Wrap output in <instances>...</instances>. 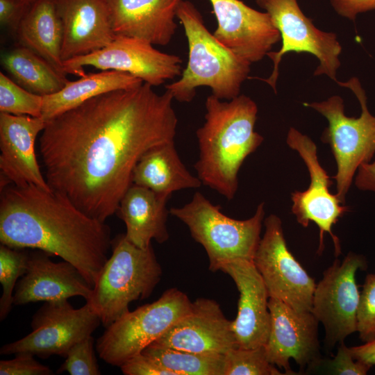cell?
Listing matches in <instances>:
<instances>
[{
  "instance_id": "obj_23",
  "label": "cell",
  "mask_w": 375,
  "mask_h": 375,
  "mask_svg": "<svg viewBox=\"0 0 375 375\" xmlns=\"http://www.w3.org/2000/svg\"><path fill=\"white\" fill-rule=\"evenodd\" d=\"M171 196L132 184L123 196L117 211L126 228V238L138 247H149L152 240L162 244L169 239L167 203Z\"/></svg>"
},
{
  "instance_id": "obj_18",
  "label": "cell",
  "mask_w": 375,
  "mask_h": 375,
  "mask_svg": "<svg viewBox=\"0 0 375 375\" xmlns=\"http://www.w3.org/2000/svg\"><path fill=\"white\" fill-rule=\"evenodd\" d=\"M45 125L42 117L0 113L1 189L33 185L51 190L35 151L36 138Z\"/></svg>"
},
{
  "instance_id": "obj_21",
  "label": "cell",
  "mask_w": 375,
  "mask_h": 375,
  "mask_svg": "<svg viewBox=\"0 0 375 375\" xmlns=\"http://www.w3.org/2000/svg\"><path fill=\"white\" fill-rule=\"evenodd\" d=\"M62 26L63 62L97 51L115 38L106 0H55Z\"/></svg>"
},
{
  "instance_id": "obj_25",
  "label": "cell",
  "mask_w": 375,
  "mask_h": 375,
  "mask_svg": "<svg viewBox=\"0 0 375 375\" xmlns=\"http://www.w3.org/2000/svg\"><path fill=\"white\" fill-rule=\"evenodd\" d=\"M133 183L169 196L202 185L182 162L174 141L153 147L142 156L133 170Z\"/></svg>"
},
{
  "instance_id": "obj_38",
  "label": "cell",
  "mask_w": 375,
  "mask_h": 375,
  "mask_svg": "<svg viewBox=\"0 0 375 375\" xmlns=\"http://www.w3.org/2000/svg\"><path fill=\"white\" fill-rule=\"evenodd\" d=\"M336 13L349 20H355L360 13L375 10V0H330Z\"/></svg>"
},
{
  "instance_id": "obj_3",
  "label": "cell",
  "mask_w": 375,
  "mask_h": 375,
  "mask_svg": "<svg viewBox=\"0 0 375 375\" xmlns=\"http://www.w3.org/2000/svg\"><path fill=\"white\" fill-rule=\"evenodd\" d=\"M205 107V122L196 131L199 156L194 168L203 185L231 200L240 167L264 140L255 131L258 106L244 94L226 101L211 94Z\"/></svg>"
},
{
  "instance_id": "obj_2",
  "label": "cell",
  "mask_w": 375,
  "mask_h": 375,
  "mask_svg": "<svg viewBox=\"0 0 375 375\" xmlns=\"http://www.w3.org/2000/svg\"><path fill=\"white\" fill-rule=\"evenodd\" d=\"M0 242L16 249L60 257L93 288L108 259L110 227L79 209L65 195L33 185L1 189Z\"/></svg>"
},
{
  "instance_id": "obj_15",
  "label": "cell",
  "mask_w": 375,
  "mask_h": 375,
  "mask_svg": "<svg viewBox=\"0 0 375 375\" xmlns=\"http://www.w3.org/2000/svg\"><path fill=\"white\" fill-rule=\"evenodd\" d=\"M270 329L264 345L269 361L283 368L285 374H298L291 369L290 359L301 372L322 357L318 338L319 322L312 312L297 311L283 301L269 297Z\"/></svg>"
},
{
  "instance_id": "obj_8",
  "label": "cell",
  "mask_w": 375,
  "mask_h": 375,
  "mask_svg": "<svg viewBox=\"0 0 375 375\" xmlns=\"http://www.w3.org/2000/svg\"><path fill=\"white\" fill-rule=\"evenodd\" d=\"M191 304L186 294L173 288L154 302L128 311L106 327L97 340L99 358L120 367L187 314Z\"/></svg>"
},
{
  "instance_id": "obj_28",
  "label": "cell",
  "mask_w": 375,
  "mask_h": 375,
  "mask_svg": "<svg viewBox=\"0 0 375 375\" xmlns=\"http://www.w3.org/2000/svg\"><path fill=\"white\" fill-rule=\"evenodd\" d=\"M147 355L175 375H224V355L199 353L150 344Z\"/></svg>"
},
{
  "instance_id": "obj_31",
  "label": "cell",
  "mask_w": 375,
  "mask_h": 375,
  "mask_svg": "<svg viewBox=\"0 0 375 375\" xmlns=\"http://www.w3.org/2000/svg\"><path fill=\"white\" fill-rule=\"evenodd\" d=\"M43 96L31 92L0 72V112L41 117Z\"/></svg>"
},
{
  "instance_id": "obj_40",
  "label": "cell",
  "mask_w": 375,
  "mask_h": 375,
  "mask_svg": "<svg viewBox=\"0 0 375 375\" xmlns=\"http://www.w3.org/2000/svg\"><path fill=\"white\" fill-rule=\"evenodd\" d=\"M353 357L372 366L375 365V340L363 344L349 347Z\"/></svg>"
},
{
  "instance_id": "obj_27",
  "label": "cell",
  "mask_w": 375,
  "mask_h": 375,
  "mask_svg": "<svg viewBox=\"0 0 375 375\" xmlns=\"http://www.w3.org/2000/svg\"><path fill=\"white\" fill-rule=\"evenodd\" d=\"M1 63L12 80L40 96L58 92L68 81L44 58L21 45L2 54Z\"/></svg>"
},
{
  "instance_id": "obj_26",
  "label": "cell",
  "mask_w": 375,
  "mask_h": 375,
  "mask_svg": "<svg viewBox=\"0 0 375 375\" xmlns=\"http://www.w3.org/2000/svg\"><path fill=\"white\" fill-rule=\"evenodd\" d=\"M144 82L126 72L104 70L67 81L58 92L43 96L41 117L46 122L98 95L134 88Z\"/></svg>"
},
{
  "instance_id": "obj_33",
  "label": "cell",
  "mask_w": 375,
  "mask_h": 375,
  "mask_svg": "<svg viewBox=\"0 0 375 375\" xmlns=\"http://www.w3.org/2000/svg\"><path fill=\"white\" fill-rule=\"evenodd\" d=\"M58 373L71 375H99L101 371L94 352V339L90 335L76 343L69 351Z\"/></svg>"
},
{
  "instance_id": "obj_9",
  "label": "cell",
  "mask_w": 375,
  "mask_h": 375,
  "mask_svg": "<svg viewBox=\"0 0 375 375\" xmlns=\"http://www.w3.org/2000/svg\"><path fill=\"white\" fill-rule=\"evenodd\" d=\"M256 2L270 16L282 40L278 51L267 53L274 67L270 76L261 80L276 92L279 64L285 53L294 51L312 54L319 60L314 75H326L337 82L342 46L335 33L318 29L303 14L297 0H256Z\"/></svg>"
},
{
  "instance_id": "obj_17",
  "label": "cell",
  "mask_w": 375,
  "mask_h": 375,
  "mask_svg": "<svg viewBox=\"0 0 375 375\" xmlns=\"http://www.w3.org/2000/svg\"><path fill=\"white\" fill-rule=\"evenodd\" d=\"M152 345L199 353L225 355L238 347L232 321L215 300L199 298L190 310Z\"/></svg>"
},
{
  "instance_id": "obj_36",
  "label": "cell",
  "mask_w": 375,
  "mask_h": 375,
  "mask_svg": "<svg viewBox=\"0 0 375 375\" xmlns=\"http://www.w3.org/2000/svg\"><path fill=\"white\" fill-rule=\"evenodd\" d=\"M125 375H175L153 358L140 353L120 367Z\"/></svg>"
},
{
  "instance_id": "obj_14",
  "label": "cell",
  "mask_w": 375,
  "mask_h": 375,
  "mask_svg": "<svg viewBox=\"0 0 375 375\" xmlns=\"http://www.w3.org/2000/svg\"><path fill=\"white\" fill-rule=\"evenodd\" d=\"M288 145L297 151L305 162L310 175V185L304 191L292 193V212L297 221L303 227L314 222L319 229V242L317 253L324 251V235L328 233L333 242L335 256L341 253L339 238L332 232V227L349 207L344 206L337 197L329 191L333 184L330 176L320 165L315 143L306 135L294 127L290 128L287 135Z\"/></svg>"
},
{
  "instance_id": "obj_34",
  "label": "cell",
  "mask_w": 375,
  "mask_h": 375,
  "mask_svg": "<svg viewBox=\"0 0 375 375\" xmlns=\"http://www.w3.org/2000/svg\"><path fill=\"white\" fill-rule=\"evenodd\" d=\"M357 332L360 340L369 342L375 340V273L368 274L360 294L357 315Z\"/></svg>"
},
{
  "instance_id": "obj_22",
  "label": "cell",
  "mask_w": 375,
  "mask_h": 375,
  "mask_svg": "<svg viewBox=\"0 0 375 375\" xmlns=\"http://www.w3.org/2000/svg\"><path fill=\"white\" fill-rule=\"evenodd\" d=\"M183 0H106L115 36L165 46L172 40Z\"/></svg>"
},
{
  "instance_id": "obj_6",
  "label": "cell",
  "mask_w": 375,
  "mask_h": 375,
  "mask_svg": "<svg viewBox=\"0 0 375 375\" xmlns=\"http://www.w3.org/2000/svg\"><path fill=\"white\" fill-rule=\"evenodd\" d=\"M265 205L258 204L254 215L238 220L224 215L200 192L182 207H172L169 214L183 222L191 236L205 249L211 272L226 262L243 259L253 261L260 241Z\"/></svg>"
},
{
  "instance_id": "obj_39",
  "label": "cell",
  "mask_w": 375,
  "mask_h": 375,
  "mask_svg": "<svg viewBox=\"0 0 375 375\" xmlns=\"http://www.w3.org/2000/svg\"><path fill=\"white\" fill-rule=\"evenodd\" d=\"M354 183L358 189L375 194V161L364 163L359 167Z\"/></svg>"
},
{
  "instance_id": "obj_5",
  "label": "cell",
  "mask_w": 375,
  "mask_h": 375,
  "mask_svg": "<svg viewBox=\"0 0 375 375\" xmlns=\"http://www.w3.org/2000/svg\"><path fill=\"white\" fill-rule=\"evenodd\" d=\"M111 250L86 301L106 328L129 311L130 303L148 298L162 274L151 244L142 249L120 234Z\"/></svg>"
},
{
  "instance_id": "obj_35",
  "label": "cell",
  "mask_w": 375,
  "mask_h": 375,
  "mask_svg": "<svg viewBox=\"0 0 375 375\" xmlns=\"http://www.w3.org/2000/svg\"><path fill=\"white\" fill-rule=\"evenodd\" d=\"M1 375H52L53 371L34 359V355L28 352L15 353L10 360L0 361Z\"/></svg>"
},
{
  "instance_id": "obj_29",
  "label": "cell",
  "mask_w": 375,
  "mask_h": 375,
  "mask_svg": "<svg viewBox=\"0 0 375 375\" xmlns=\"http://www.w3.org/2000/svg\"><path fill=\"white\" fill-rule=\"evenodd\" d=\"M29 253L26 249H16L0 245V283L2 294L0 299V319L3 320L13 306L14 290L17 279L27 270Z\"/></svg>"
},
{
  "instance_id": "obj_10",
  "label": "cell",
  "mask_w": 375,
  "mask_h": 375,
  "mask_svg": "<svg viewBox=\"0 0 375 375\" xmlns=\"http://www.w3.org/2000/svg\"><path fill=\"white\" fill-rule=\"evenodd\" d=\"M367 266L365 256L349 251L342 261L335 260L316 284L311 312L324 328V345L328 350L357 332L360 292L356 275Z\"/></svg>"
},
{
  "instance_id": "obj_12",
  "label": "cell",
  "mask_w": 375,
  "mask_h": 375,
  "mask_svg": "<svg viewBox=\"0 0 375 375\" xmlns=\"http://www.w3.org/2000/svg\"><path fill=\"white\" fill-rule=\"evenodd\" d=\"M253 262L267 288L269 297L278 299L295 310L311 312L315 280L290 251L282 222L269 215L264 222Z\"/></svg>"
},
{
  "instance_id": "obj_16",
  "label": "cell",
  "mask_w": 375,
  "mask_h": 375,
  "mask_svg": "<svg viewBox=\"0 0 375 375\" xmlns=\"http://www.w3.org/2000/svg\"><path fill=\"white\" fill-rule=\"evenodd\" d=\"M217 22L215 38L250 63L267 56L281 35L266 12L240 0H208Z\"/></svg>"
},
{
  "instance_id": "obj_7",
  "label": "cell",
  "mask_w": 375,
  "mask_h": 375,
  "mask_svg": "<svg viewBox=\"0 0 375 375\" xmlns=\"http://www.w3.org/2000/svg\"><path fill=\"white\" fill-rule=\"evenodd\" d=\"M336 83L351 90L356 97L361 107L358 117L345 115L343 99L338 95L320 102L303 104L316 110L328 121L321 140L329 144L335 158L337 172L333 178L337 184L336 195L344 204L358 169L371 162L375 155V116L368 109L366 93L358 78Z\"/></svg>"
},
{
  "instance_id": "obj_24",
  "label": "cell",
  "mask_w": 375,
  "mask_h": 375,
  "mask_svg": "<svg viewBox=\"0 0 375 375\" xmlns=\"http://www.w3.org/2000/svg\"><path fill=\"white\" fill-rule=\"evenodd\" d=\"M15 33L21 46L29 49L66 76L61 56L62 26L55 0L33 2Z\"/></svg>"
},
{
  "instance_id": "obj_30",
  "label": "cell",
  "mask_w": 375,
  "mask_h": 375,
  "mask_svg": "<svg viewBox=\"0 0 375 375\" xmlns=\"http://www.w3.org/2000/svg\"><path fill=\"white\" fill-rule=\"evenodd\" d=\"M267 356L265 346L236 347L224 355V375H283Z\"/></svg>"
},
{
  "instance_id": "obj_41",
  "label": "cell",
  "mask_w": 375,
  "mask_h": 375,
  "mask_svg": "<svg viewBox=\"0 0 375 375\" xmlns=\"http://www.w3.org/2000/svg\"><path fill=\"white\" fill-rule=\"evenodd\" d=\"M28 1H31V2H33V1H36V0H28Z\"/></svg>"
},
{
  "instance_id": "obj_32",
  "label": "cell",
  "mask_w": 375,
  "mask_h": 375,
  "mask_svg": "<svg viewBox=\"0 0 375 375\" xmlns=\"http://www.w3.org/2000/svg\"><path fill=\"white\" fill-rule=\"evenodd\" d=\"M373 366L355 359L344 342L339 344L332 359L321 358L303 371L304 374L365 375Z\"/></svg>"
},
{
  "instance_id": "obj_19",
  "label": "cell",
  "mask_w": 375,
  "mask_h": 375,
  "mask_svg": "<svg viewBox=\"0 0 375 375\" xmlns=\"http://www.w3.org/2000/svg\"><path fill=\"white\" fill-rule=\"evenodd\" d=\"M219 270L233 280L240 293L238 314L232 321L238 347L264 346L270 329L269 294L253 261L238 259L223 264Z\"/></svg>"
},
{
  "instance_id": "obj_4",
  "label": "cell",
  "mask_w": 375,
  "mask_h": 375,
  "mask_svg": "<svg viewBox=\"0 0 375 375\" xmlns=\"http://www.w3.org/2000/svg\"><path fill=\"white\" fill-rule=\"evenodd\" d=\"M176 17L188 40V61L180 78L167 84L165 90L174 100L183 103L190 102L200 87L210 88L212 94L222 100L240 95L242 83L249 78L251 63L215 38L191 1H181Z\"/></svg>"
},
{
  "instance_id": "obj_11",
  "label": "cell",
  "mask_w": 375,
  "mask_h": 375,
  "mask_svg": "<svg viewBox=\"0 0 375 375\" xmlns=\"http://www.w3.org/2000/svg\"><path fill=\"white\" fill-rule=\"evenodd\" d=\"M101 323L100 317L87 303L75 309L68 299L44 302L32 317V331L2 346L0 353L28 352L42 358L54 355L66 358L69 349L92 335Z\"/></svg>"
},
{
  "instance_id": "obj_1",
  "label": "cell",
  "mask_w": 375,
  "mask_h": 375,
  "mask_svg": "<svg viewBox=\"0 0 375 375\" xmlns=\"http://www.w3.org/2000/svg\"><path fill=\"white\" fill-rule=\"evenodd\" d=\"M148 83L110 91L48 121L40 153L49 188L100 222L116 213L149 150L174 141V98Z\"/></svg>"
},
{
  "instance_id": "obj_37",
  "label": "cell",
  "mask_w": 375,
  "mask_h": 375,
  "mask_svg": "<svg viewBox=\"0 0 375 375\" xmlns=\"http://www.w3.org/2000/svg\"><path fill=\"white\" fill-rule=\"evenodd\" d=\"M32 3L28 0H0L1 26L14 30L15 32L23 16Z\"/></svg>"
},
{
  "instance_id": "obj_13",
  "label": "cell",
  "mask_w": 375,
  "mask_h": 375,
  "mask_svg": "<svg viewBox=\"0 0 375 375\" xmlns=\"http://www.w3.org/2000/svg\"><path fill=\"white\" fill-rule=\"evenodd\" d=\"M142 40L115 36L105 47L93 53L72 58L63 62L66 74L83 76L85 67L101 71L115 70L128 73L153 87L180 76L182 59L162 52Z\"/></svg>"
},
{
  "instance_id": "obj_20",
  "label": "cell",
  "mask_w": 375,
  "mask_h": 375,
  "mask_svg": "<svg viewBox=\"0 0 375 375\" xmlns=\"http://www.w3.org/2000/svg\"><path fill=\"white\" fill-rule=\"evenodd\" d=\"M42 251L29 253L26 272L17 282L14 306L38 301H56L80 296L86 301L92 288L80 271L70 262H56Z\"/></svg>"
}]
</instances>
